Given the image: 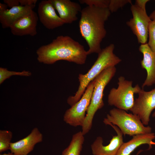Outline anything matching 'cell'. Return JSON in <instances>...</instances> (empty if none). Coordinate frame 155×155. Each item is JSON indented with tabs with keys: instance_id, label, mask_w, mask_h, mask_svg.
Here are the masks:
<instances>
[{
	"instance_id": "obj_1",
	"label": "cell",
	"mask_w": 155,
	"mask_h": 155,
	"mask_svg": "<svg viewBox=\"0 0 155 155\" xmlns=\"http://www.w3.org/2000/svg\"><path fill=\"white\" fill-rule=\"evenodd\" d=\"M36 53L38 61L46 64L63 60L82 65L88 55L82 45L70 36L63 35L58 36L50 43L42 46Z\"/></svg>"
},
{
	"instance_id": "obj_2",
	"label": "cell",
	"mask_w": 155,
	"mask_h": 155,
	"mask_svg": "<svg viewBox=\"0 0 155 155\" xmlns=\"http://www.w3.org/2000/svg\"><path fill=\"white\" fill-rule=\"evenodd\" d=\"M80 13L79 30L89 47L87 54H98L102 51L101 43L106 34L105 23L111 12L108 8L87 6L82 9Z\"/></svg>"
},
{
	"instance_id": "obj_3",
	"label": "cell",
	"mask_w": 155,
	"mask_h": 155,
	"mask_svg": "<svg viewBox=\"0 0 155 155\" xmlns=\"http://www.w3.org/2000/svg\"><path fill=\"white\" fill-rule=\"evenodd\" d=\"M114 44H111L102 49L88 71L84 74L79 75L78 90L74 96H69L67 99V103L71 106L80 99L89 84L102 71L109 67L115 66L121 61V59L114 53Z\"/></svg>"
},
{
	"instance_id": "obj_4",
	"label": "cell",
	"mask_w": 155,
	"mask_h": 155,
	"mask_svg": "<svg viewBox=\"0 0 155 155\" xmlns=\"http://www.w3.org/2000/svg\"><path fill=\"white\" fill-rule=\"evenodd\" d=\"M116 71L115 66L106 68L94 80V88L90 102L87 111L81 131L84 135L91 129L94 115L96 111L104 105L103 100L104 89L115 75Z\"/></svg>"
},
{
	"instance_id": "obj_5",
	"label": "cell",
	"mask_w": 155,
	"mask_h": 155,
	"mask_svg": "<svg viewBox=\"0 0 155 155\" xmlns=\"http://www.w3.org/2000/svg\"><path fill=\"white\" fill-rule=\"evenodd\" d=\"M103 122L106 125L111 123L117 126L124 135L133 136L152 132V128L145 126L137 115L117 108L110 111Z\"/></svg>"
},
{
	"instance_id": "obj_6",
	"label": "cell",
	"mask_w": 155,
	"mask_h": 155,
	"mask_svg": "<svg viewBox=\"0 0 155 155\" xmlns=\"http://www.w3.org/2000/svg\"><path fill=\"white\" fill-rule=\"evenodd\" d=\"M118 87L110 90L108 97V104L117 108L127 111L133 106L134 94H138L141 88L138 84L132 86L133 82L121 76L118 78Z\"/></svg>"
},
{
	"instance_id": "obj_7",
	"label": "cell",
	"mask_w": 155,
	"mask_h": 155,
	"mask_svg": "<svg viewBox=\"0 0 155 155\" xmlns=\"http://www.w3.org/2000/svg\"><path fill=\"white\" fill-rule=\"evenodd\" d=\"M94 81L88 85L80 99L65 111L63 120L72 126H82L85 118L86 112L90 105L94 88Z\"/></svg>"
},
{
	"instance_id": "obj_8",
	"label": "cell",
	"mask_w": 155,
	"mask_h": 155,
	"mask_svg": "<svg viewBox=\"0 0 155 155\" xmlns=\"http://www.w3.org/2000/svg\"><path fill=\"white\" fill-rule=\"evenodd\" d=\"M133 18L127 21V25L136 36L138 42L147 43L148 36V26L152 20L147 14L146 9L134 4L130 8Z\"/></svg>"
},
{
	"instance_id": "obj_9",
	"label": "cell",
	"mask_w": 155,
	"mask_h": 155,
	"mask_svg": "<svg viewBox=\"0 0 155 155\" xmlns=\"http://www.w3.org/2000/svg\"><path fill=\"white\" fill-rule=\"evenodd\" d=\"M138 94V96L130 111L139 117L144 125H147L151 113L155 109V88L149 91L142 88Z\"/></svg>"
},
{
	"instance_id": "obj_10",
	"label": "cell",
	"mask_w": 155,
	"mask_h": 155,
	"mask_svg": "<svg viewBox=\"0 0 155 155\" xmlns=\"http://www.w3.org/2000/svg\"><path fill=\"white\" fill-rule=\"evenodd\" d=\"M110 125L117 133L116 135L113 136L109 144L106 146L103 144L102 138L97 137L91 146L92 153L93 155H116L119 149L123 143V134L117 126L111 123Z\"/></svg>"
},
{
	"instance_id": "obj_11",
	"label": "cell",
	"mask_w": 155,
	"mask_h": 155,
	"mask_svg": "<svg viewBox=\"0 0 155 155\" xmlns=\"http://www.w3.org/2000/svg\"><path fill=\"white\" fill-rule=\"evenodd\" d=\"M38 18L46 28L53 30L63 25L65 23L57 14L51 0H44L39 3Z\"/></svg>"
},
{
	"instance_id": "obj_12",
	"label": "cell",
	"mask_w": 155,
	"mask_h": 155,
	"mask_svg": "<svg viewBox=\"0 0 155 155\" xmlns=\"http://www.w3.org/2000/svg\"><path fill=\"white\" fill-rule=\"evenodd\" d=\"M37 13L33 10L15 22L10 27L12 34L15 36H35L37 34L36 26L38 20Z\"/></svg>"
},
{
	"instance_id": "obj_13",
	"label": "cell",
	"mask_w": 155,
	"mask_h": 155,
	"mask_svg": "<svg viewBox=\"0 0 155 155\" xmlns=\"http://www.w3.org/2000/svg\"><path fill=\"white\" fill-rule=\"evenodd\" d=\"M43 140V135L37 128H34L25 138L15 142H11V152L15 155H27L34 149L35 145Z\"/></svg>"
},
{
	"instance_id": "obj_14",
	"label": "cell",
	"mask_w": 155,
	"mask_h": 155,
	"mask_svg": "<svg viewBox=\"0 0 155 155\" xmlns=\"http://www.w3.org/2000/svg\"><path fill=\"white\" fill-rule=\"evenodd\" d=\"M139 50L143 55V59L141 61V67L147 73L146 78L142 85L143 89L145 86L155 84V54L147 43L141 44Z\"/></svg>"
},
{
	"instance_id": "obj_15",
	"label": "cell",
	"mask_w": 155,
	"mask_h": 155,
	"mask_svg": "<svg viewBox=\"0 0 155 155\" xmlns=\"http://www.w3.org/2000/svg\"><path fill=\"white\" fill-rule=\"evenodd\" d=\"M51 0L59 17L65 24H71L77 20V15L82 10L79 3L69 0Z\"/></svg>"
},
{
	"instance_id": "obj_16",
	"label": "cell",
	"mask_w": 155,
	"mask_h": 155,
	"mask_svg": "<svg viewBox=\"0 0 155 155\" xmlns=\"http://www.w3.org/2000/svg\"><path fill=\"white\" fill-rule=\"evenodd\" d=\"M129 141L124 142L116 155H129L137 148L144 144H148L151 148L154 144L153 140L155 138L153 133L140 134L134 135Z\"/></svg>"
},
{
	"instance_id": "obj_17",
	"label": "cell",
	"mask_w": 155,
	"mask_h": 155,
	"mask_svg": "<svg viewBox=\"0 0 155 155\" xmlns=\"http://www.w3.org/2000/svg\"><path fill=\"white\" fill-rule=\"evenodd\" d=\"M34 6L19 5L0 13V22L3 28H10L16 21L31 11Z\"/></svg>"
},
{
	"instance_id": "obj_18",
	"label": "cell",
	"mask_w": 155,
	"mask_h": 155,
	"mask_svg": "<svg viewBox=\"0 0 155 155\" xmlns=\"http://www.w3.org/2000/svg\"><path fill=\"white\" fill-rule=\"evenodd\" d=\"M84 141V135L81 131L72 137L69 146L63 151L61 155H80Z\"/></svg>"
},
{
	"instance_id": "obj_19",
	"label": "cell",
	"mask_w": 155,
	"mask_h": 155,
	"mask_svg": "<svg viewBox=\"0 0 155 155\" xmlns=\"http://www.w3.org/2000/svg\"><path fill=\"white\" fill-rule=\"evenodd\" d=\"M12 136L11 131L7 130L0 131V152L10 149L11 141Z\"/></svg>"
},
{
	"instance_id": "obj_20",
	"label": "cell",
	"mask_w": 155,
	"mask_h": 155,
	"mask_svg": "<svg viewBox=\"0 0 155 155\" xmlns=\"http://www.w3.org/2000/svg\"><path fill=\"white\" fill-rule=\"evenodd\" d=\"M31 73L28 71H23L22 72L10 71L6 68H0V84L10 76L13 75H18L22 76H28L31 75Z\"/></svg>"
},
{
	"instance_id": "obj_21",
	"label": "cell",
	"mask_w": 155,
	"mask_h": 155,
	"mask_svg": "<svg viewBox=\"0 0 155 155\" xmlns=\"http://www.w3.org/2000/svg\"><path fill=\"white\" fill-rule=\"evenodd\" d=\"M148 44L155 54V20H151L148 26Z\"/></svg>"
},
{
	"instance_id": "obj_22",
	"label": "cell",
	"mask_w": 155,
	"mask_h": 155,
	"mask_svg": "<svg viewBox=\"0 0 155 155\" xmlns=\"http://www.w3.org/2000/svg\"><path fill=\"white\" fill-rule=\"evenodd\" d=\"M131 0H110L108 8L111 13L117 11L128 3L131 4Z\"/></svg>"
},
{
	"instance_id": "obj_23",
	"label": "cell",
	"mask_w": 155,
	"mask_h": 155,
	"mask_svg": "<svg viewBox=\"0 0 155 155\" xmlns=\"http://www.w3.org/2000/svg\"><path fill=\"white\" fill-rule=\"evenodd\" d=\"M81 4H85L89 6L100 8H108L110 0H80Z\"/></svg>"
},
{
	"instance_id": "obj_24",
	"label": "cell",
	"mask_w": 155,
	"mask_h": 155,
	"mask_svg": "<svg viewBox=\"0 0 155 155\" xmlns=\"http://www.w3.org/2000/svg\"><path fill=\"white\" fill-rule=\"evenodd\" d=\"M37 0H19L20 5L22 6H34L37 1Z\"/></svg>"
},
{
	"instance_id": "obj_25",
	"label": "cell",
	"mask_w": 155,
	"mask_h": 155,
	"mask_svg": "<svg viewBox=\"0 0 155 155\" xmlns=\"http://www.w3.org/2000/svg\"><path fill=\"white\" fill-rule=\"evenodd\" d=\"M3 2L10 8L20 5L19 0H4Z\"/></svg>"
},
{
	"instance_id": "obj_26",
	"label": "cell",
	"mask_w": 155,
	"mask_h": 155,
	"mask_svg": "<svg viewBox=\"0 0 155 155\" xmlns=\"http://www.w3.org/2000/svg\"><path fill=\"white\" fill-rule=\"evenodd\" d=\"M150 0H136L135 4L143 9H146V3Z\"/></svg>"
},
{
	"instance_id": "obj_27",
	"label": "cell",
	"mask_w": 155,
	"mask_h": 155,
	"mask_svg": "<svg viewBox=\"0 0 155 155\" xmlns=\"http://www.w3.org/2000/svg\"><path fill=\"white\" fill-rule=\"evenodd\" d=\"M8 6L5 3H0V13L3 12L7 10Z\"/></svg>"
},
{
	"instance_id": "obj_28",
	"label": "cell",
	"mask_w": 155,
	"mask_h": 155,
	"mask_svg": "<svg viewBox=\"0 0 155 155\" xmlns=\"http://www.w3.org/2000/svg\"><path fill=\"white\" fill-rule=\"evenodd\" d=\"M149 16L151 20H155V9L150 14Z\"/></svg>"
},
{
	"instance_id": "obj_29",
	"label": "cell",
	"mask_w": 155,
	"mask_h": 155,
	"mask_svg": "<svg viewBox=\"0 0 155 155\" xmlns=\"http://www.w3.org/2000/svg\"><path fill=\"white\" fill-rule=\"evenodd\" d=\"M0 155H14V154L11 153L9 152L8 153H5L3 154H0Z\"/></svg>"
},
{
	"instance_id": "obj_30",
	"label": "cell",
	"mask_w": 155,
	"mask_h": 155,
	"mask_svg": "<svg viewBox=\"0 0 155 155\" xmlns=\"http://www.w3.org/2000/svg\"><path fill=\"white\" fill-rule=\"evenodd\" d=\"M152 116L153 117H155V111L153 113L152 115Z\"/></svg>"
},
{
	"instance_id": "obj_31",
	"label": "cell",
	"mask_w": 155,
	"mask_h": 155,
	"mask_svg": "<svg viewBox=\"0 0 155 155\" xmlns=\"http://www.w3.org/2000/svg\"><path fill=\"white\" fill-rule=\"evenodd\" d=\"M14 155H15V154H14Z\"/></svg>"
},
{
	"instance_id": "obj_32",
	"label": "cell",
	"mask_w": 155,
	"mask_h": 155,
	"mask_svg": "<svg viewBox=\"0 0 155 155\" xmlns=\"http://www.w3.org/2000/svg\"><path fill=\"white\" fill-rule=\"evenodd\" d=\"M138 154H137V155Z\"/></svg>"
}]
</instances>
